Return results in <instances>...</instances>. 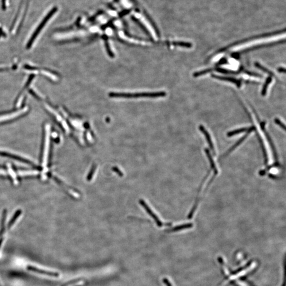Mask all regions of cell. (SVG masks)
<instances>
[{
    "mask_svg": "<svg viewBox=\"0 0 286 286\" xmlns=\"http://www.w3.org/2000/svg\"><path fill=\"white\" fill-rule=\"evenodd\" d=\"M275 123L277 124L278 125L280 126L281 128H282L283 129L285 130H286V127H285V125L284 123H282V122H281V120L278 119V118H276L275 120Z\"/></svg>",
    "mask_w": 286,
    "mask_h": 286,
    "instance_id": "obj_18",
    "label": "cell"
},
{
    "mask_svg": "<svg viewBox=\"0 0 286 286\" xmlns=\"http://www.w3.org/2000/svg\"><path fill=\"white\" fill-rule=\"evenodd\" d=\"M20 214V213L19 211V213H17V214H16L14 215V217L13 219H12L11 220V221H10V222H9V227H11V226L12 225L14 224V222H15V221H16V219H17L18 216H19Z\"/></svg>",
    "mask_w": 286,
    "mask_h": 286,
    "instance_id": "obj_19",
    "label": "cell"
},
{
    "mask_svg": "<svg viewBox=\"0 0 286 286\" xmlns=\"http://www.w3.org/2000/svg\"><path fill=\"white\" fill-rule=\"evenodd\" d=\"M164 92H141V93H119L112 92L109 97L113 98H160L165 97Z\"/></svg>",
    "mask_w": 286,
    "mask_h": 286,
    "instance_id": "obj_1",
    "label": "cell"
},
{
    "mask_svg": "<svg viewBox=\"0 0 286 286\" xmlns=\"http://www.w3.org/2000/svg\"><path fill=\"white\" fill-rule=\"evenodd\" d=\"M46 136H45V143H44V157H43V164L44 165L46 164L47 158V154L48 152L49 148V126H47L46 128Z\"/></svg>",
    "mask_w": 286,
    "mask_h": 286,
    "instance_id": "obj_9",
    "label": "cell"
},
{
    "mask_svg": "<svg viewBox=\"0 0 286 286\" xmlns=\"http://www.w3.org/2000/svg\"><path fill=\"white\" fill-rule=\"evenodd\" d=\"M211 76L214 78V79H219V80H222V81H225L230 82L232 83H234L235 84H236L238 86V87H240L241 86V84H242L241 80L236 79H235L233 77H225V76L217 75H214V74H212Z\"/></svg>",
    "mask_w": 286,
    "mask_h": 286,
    "instance_id": "obj_8",
    "label": "cell"
},
{
    "mask_svg": "<svg viewBox=\"0 0 286 286\" xmlns=\"http://www.w3.org/2000/svg\"><path fill=\"white\" fill-rule=\"evenodd\" d=\"M254 65H255L256 68H259L260 70H261V71H262L264 72L265 73L268 74L269 75H270V76L276 77V76H275L274 73H273L272 72L270 71V70H268L267 68H265V67H264V66H262V65H261V64L259 63L256 62V63H255Z\"/></svg>",
    "mask_w": 286,
    "mask_h": 286,
    "instance_id": "obj_13",
    "label": "cell"
},
{
    "mask_svg": "<svg viewBox=\"0 0 286 286\" xmlns=\"http://www.w3.org/2000/svg\"><path fill=\"white\" fill-rule=\"evenodd\" d=\"M199 129L203 133V135H205V137H206V138L207 139V143L208 144L209 147L211 148V150L212 152H213V154H214V155H216V151H215V149H214V145H213V141H212L211 138V135H209L208 132H207V130L205 129V127H204L203 125H200V126H199Z\"/></svg>",
    "mask_w": 286,
    "mask_h": 286,
    "instance_id": "obj_7",
    "label": "cell"
},
{
    "mask_svg": "<svg viewBox=\"0 0 286 286\" xmlns=\"http://www.w3.org/2000/svg\"><path fill=\"white\" fill-rule=\"evenodd\" d=\"M255 130H256V128H255V126H251V127L249 128L248 131H247V133H246L245 135L244 136H243L240 140H238V141H237V143H236L235 145H233V147H232V148H230V149L228 150L227 152H226V153L224 155V157H226L227 155H228L231 152L233 151L234 149L238 147V145H240V144L246 139V138L248 137L251 132H253V131H255Z\"/></svg>",
    "mask_w": 286,
    "mask_h": 286,
    "instance_id": "obj_6",
    "label": "cell"
},
{
    "mask_svg": "<svg viewBox=\"0 0 286 286\" xmlns=\"http://www.w3.org/2000/svg\"><path fill=\"white\" fill-rule=\"evenodd\" d=\"M56 11H57L56 8L52 9V10H51L48 14H47L46 16L43 19V20L41 22V24L38 25L37 29L35 30V33H33V36L31 37V39L30 41L31 43H32V41H34L35 38L37 37V36L38 35L39 33H40V31L43 29V27H44V25H46L47 22L55 14Z\"/></svg>",
    "mask_w": 286,
    "mask_h": 286,
    "instance_id": "obj_4",
    "label": "cell"
},
{
    "mask_svg": "<svg viewBox=\"0 0 286 286\" xmlns=\"http://www.w3.org/2000/svg\"><path fill=\"white\" fill-rule=\"evenodd\" d=\"M2 242H3V239H2H2H1V240H0V247H1V244H2Z\"/></svg>",
    "mask_w": 286,
    "mask_h": 286,
    "instance_id": "obj_22",
    "label": "cell"
},
{
    "mask_svg": "<svg viewBox=\"0 0 286 286\" xmlns=\"http://www.w3.org/2000/svg\"><path fill=\"white\" fill-rule=\"evenodd\" d=\"M282 32V30H280V31H276V32L271 33H264V34H262V35L255 36L249 37V38H246L245 39H243L242 41H236V42L233 43L232 44L228 45L227 46L223 48L220 49H219V50H218L217 52H215V54L224 52L226 51V50L230 48V47L235 46H237V45H239V44H243V43H246V42L252 41V40H254V39H256L261 38H264V37H270V36H274V35H278V34H279V33H281Z\"/></svg>",
    "mask_w": 286,
    "mask_h": 286,
    "instance_id": "obj_2",
    "label": "cell"
},
{
    "mask_svg": "<svg viewBox=\"0 0 286 286\" xmlns=\"http://www.w3.org/2000/svg\"><path fill=\"white\" fill-rule=\"evenodd\" d=\"M248 129H249L248 127L241 128L240 129H238L234 130L231 132H228L227 135L228 137H231L233 136L236 135L239 133H242L243 132H247Z\"/></svg>",
    "mask_w": 286,
    "mask_h": 286,
    "instance_id": "obj_14",
    "label": "cell"
},
{
    "mask_svg": "<svg viewBox=\"0 0 286 286\" xmlns=\"http://www.w3.org/2000/svg\"><path fill=\"white\" fill-rule=\"evenodd\" d=\"M227 63V60H226V59L225 58H222L219 61L217 64L218 65H222V64H224L225 63Z\"/></svg>",
    "mask_w": 286,
    "mask_h": 286,
    "instance_id": "obj_20",
    "label": "cell"
},
{
    "mask_svg": "<svg viewBox=\"0 0 286 286\" xmlns=\"http://www.w3.org/2000/svg\"><path fill=\"white\" fill-rule=\"evenodd\" d=\"M260 124L261 129L262 130L263 133H265V135L266 137H267V140H268V141L269 144H270V145L271 148L272 150L273 157H275V164H274V165H273V166H270V168L268 169V171L269 169L271 168L272 166H278L279 165V163L278 162V155H277V153H276V148H275L274 144L273 143L272 140L271 139V138L270 137V136L269 135V133H268V132H267V130H265V123L264 122H261L260 123Z\"/></svg>",
    "mask_w": 286,
    "mask_h": 286,
    "instance_id": "obj_3",
    "label": "cell"
},
{
    "mask_svg": "<svg viewBox=\"0 0 286 286\" xmlns=\"http://www.w3.org/2000/svg\"><path fill=\"white\" fill-rule=\"evenodd\" d=\"M0 155L3 156V157H10V158L14 159V160H20V161H21V162L26 163L27 164L33 165V163H31L29 160H26L25 159H23V158H22L21 157H17V156H16L15 155L12 154H10V153H6V152H1V151H0Z\"/></svg>",
    "mask_w": 286,
    "mask_h": 286,
    "instance_id": "obj_11",
    "label": "cell"
},
{
    "mask_svg": "<svg viewBox=\"0 0 286 286\" xmlns=\"http://www.w3.org/2000/svg\"><path fill=\"white\" fill-rule=\"evenodd\" d=\"M278 71L279 72H280V73H285V72H286L285 68H282V67L279 68L278 69Z\"/></svg>",
    "mask_w": 286,
    "mask_h": 286,
    "instance_id": "obj_21",
    "label": "cell"
},
{
    "mask_svg": "<svg viewBox=\"0 0 286 286\" xmlns=\"http://www.w3.org/2000/svg\"><path fill=\"white\" fill-rule=\"evenodd\" d=\"M281 43H282V41H275V42H272V43H267V44H259V45H257V46H254L245 49H244V50L240 51L239 52H235V53H233L232 55L233 57L235 58L236 57H238L240 54H243V53H246V52H249L257 50V49H258L262 48H264V47L272 46L273 45H276V44H281Z\"/></svg>",
    "mask_w": 286,
    "mask_h": 286,
    "instance_id": "obj_5",
    "label": "cell"
},
{
    "mask_svg": "<svg viewBox=\"0 0 286 286\" xmlns=\"http://www.w3.org/2000/svg\"><path fill=\"white\" fill-rule=\"evenodd\" d=\"M141 205H143V206H144L145 209H146V211H147L148 212V213H149V214L151 215V216L155 220V221H156V222H157V225L159 226H162V223L161 222H160V220H159V218H157V216L155 215V214H154L153 212L152 211L149 209V207L147 206V205H146V204H145V203H144V202H143V201H141Z\"/></svg>",
    "mask_w": 286,
    "mask_h": 286,
    "instance_id": "obj_12",
    "label": "cell"
},
{
    "mask_svg": "<svg viewBox=\"0 0 286 286\" xmlns=\"http://www.w3.org/2000/svg\"><path fill=\"white\" fill-rule=\"evenodd\" d=\"M27 269L28 270L31 271H33V272H35L38 273L40 274L47 275V276H59L58 273L38 269L36 267H32V266H28V267H27Z\"/></svg>",
    "mask_w": 286,
    "mask_h": 286,
    "instance_id": "obj_10",
    "label": "cell"
},
{
    "mask_svg": "<svg viewBox=\"0 0 286 286\" xmlns=\"http://www.w3.org/2000/svg\"><path fill=\"white\" fill-rule=\"evenodd\" d=\"M172 44L174 46L183 47H186V48H191L192 46L191 43L184 42V41H173L172 43Z\"/></svg>",
    "mask_w": 286,
    "mask_h": 286,
    "instance_id": "obj_16",
    "label": "cell"
},
{
    "mask_svg": "<svg viewBox=\"0 0 286 286\" xmlns=\"http://www.w3.org/2000/svg\"><path fill=\"white\" fill-rule=\"evenodd\" d=\"M271 81H272V77H271V76H269L267 78L266 81L265 82V83L263 86V88L262 90L261 94H262V96H265L267 94V89H268V86L270 84Z\"/></svg>",
    "mask_w": 286,
    "mask_h": 286,
    "instance_id": "obj_15",
    "label": "cell"
},
{
    "mask_svg": "<svg viewBox=\"0 0 286 286\" xmlns=\"http://www.w3.org/2000/svg\"><path fill=\"white\" fill-rule=\"evenodd\" d=\"M192 225H193L192 224H191V223L182 225L178 226V227H174V228H173L172 230H172V231H177V230H182V229L191 228V227H192Z\"/></svg>",
    "mask_w": 286,
    "mask_h": 286,
    "instance_id": "obj_17",
    "label": "cell"
}]
</instances>
